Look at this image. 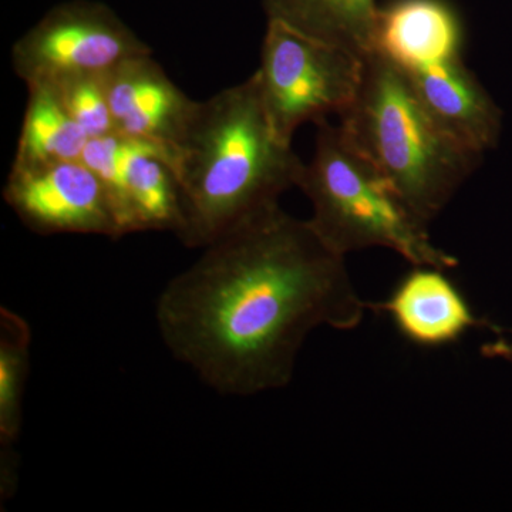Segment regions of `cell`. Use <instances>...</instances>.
Here are the masks:
<instances>
[{"label":"cell","mask_w":512,"mask_h":512,"mask_svg":"<svg viewBox=\"0 0 512 512\" xmlns=\"http://www.w3.org/2000/svg\"><path fill=\"white\" fill-rule=\"evenodd\" d=\"M268 19L369 55L375 49L376 0H264Z\"/></svg>","instance_id":"14"},{"label":"cell","mask_w":512,"mask_h":512,"mask_svg":"<svg viewBox=\"0 0 512 512\" xmlns=\"http://www.w3.org/2000/svg\"><path fill=\"white\" fill-rule=\"evenodd\" d=\"M510 355L512 356V346H511V348H510Z\"/></svg>","instance_id":"17"},{"label":"cell","mask_w":512,"mask_h":512,"mask_svg":"<svg viewBox=\"0 0 512 512\" xmlns=\"http://www.w3.org/2000/svg\"><path fill=\"white\" fill-rule=\"evenodd\" d=\"M404 73L430 116L451 137L477 154L488 146L495 128L494 107L463 57Z\"/></svg>","instance_id":"12"},{"label":"cell","mask_w":512,"mask_h":512,"mask_svg":"<svg viewBox=\"0 0 512 512\" xmlns=\"http://www.w3.org/2000/svg\"><path fill=\"white\" fill-rule=\"evenodd\" d=\"M32 330L18 313L0 309V494L12 497L18 484V443L30 372Z\"/></svg>","instance_id":"13"},{"label":"cell","mask_w":512,"mask_h":512,"mask_svg":"<svg viewBox=\"0 0 512 512\" xmlns=\"http://www.w3.org/2000/svg\"><path fill=\"white\" fill-rule=\"evenodd\" d=\"M372 308L389 315L404 338L421 348L450 345L480 325L460 289L434 266H414L386 301L369 303Z\"/></svg>","instance_id":"10"},{"label":"cell","mask_w":512,"mask_h":512,"mask_svg":"<svg viewBox=\"0 0 512 512\" xmlns=\"http://www.w3.org/2000/svg\"><path fill=\"white\" fill-rule=\"evenodd\" d=\"M463 32L441 0H397L379 9L375 49L406 72L461 56Z\"/></svg>","instance_id":"11"},{"label":"cell","mask_w":512,"mask_h":512,"mask_svg":"<svg viewBox=\"0 0 512 512\" xmlns=\"http://www.w3.org/2000/svg\"><path fill=\"white\" fill-rule=\"evenodd\" d=\"M104 74H80L47 83L55 87L67 113L90 138L114 133Z\"/></svg>","instance_id":"16"},{"label":"cell","mask_w":512,"mask_h":512,"mask_svg":"<svg viewBox=\"0 0 512 512\" xmlns=\"http://www.w3.org/2000/svg\"><path fill=\"white\" fill-rule=\"evenodd\" d=\"M303 164L276 136L254 74L245 82L195 101L175 148L183 202L177 237L205 248L232 228L279 205L298 187Z\"/></svg>","instance_id":"2"},{"label":"cell","mask_w":512,"mask_h":512,"mask_svg":"<svg viewBox=\"0 0 512 512\" xmlns=\"http://www.w3.org/2000/svg\"><path fill=\"white\" fill-rule=\"evenodd\" d=\"M365 59L362 87L339 126L429 227L474 170L477 153L430 116L402 67L377 50Z\"/></svg>","instance_id":"3"},{"label":"cell","mask_w":512,"mask_h":512,"mask_svg":"<svg viewBox=\"0 0 512 512\" xmlns=\"http://www.w3.org/2000/svg\"><path fill=\"white\" fill-rule=\"evenodd\" d=\"M315 154L303 165L298 188L312 204L316 234L338 254L387 248L413 266L456 268L458 259L436 247L421 224L372 161L340 126L316 123Z\"/></svg>","instance_id":"4"},{"label":"cell","mask_w":512,"mask_h":512,"mask_svg":"<svg viewBox=\"0 0 512 512\" xmlns=\"http://www.w3.org/2000/svg\"><path fill=\"white\" fill-rule=\"evenodd\" d=\"M153 53L110 9L76 2L59 6L12 47L15 73L25 84L80 74H106L130 57Z\"/></svg>","instance_id":"6"},{"label":"cell","mask_w":512,"mask_h":512,"mask_svg":"<svg viewBox=\"0 0 512 512\" xmlns=\"http://www.w3.org/2000/svg\"><path fill=\"white\" fill-rule=\"evenodd\" d=\"M365 57L268 19L254 76L279 140L292 144L302 124L346 113L362 87Z\"/></svg>","instance_id":"5"},{"label":"cell","mask_w":512,"mask_h":512,"mask_svg":"<svg viewBox=\"0 0 512 512\" xmlns=\"http://www.w3.org/2000/svg\"><path fill=\"white\" fill-rule=\"evenodd\" d=\"M82 161L100 178L121 237L146 231L180 232L183 202L173 151L114 131L90 138Z\"/></svg>","instance_id":"7"},{"label":"cell","mask_w":512,"mask_h":512,"mask_svg":"<svg viewBox=\"0 0 512 512\" xmlns=\"http://www.w3.org/2000/svg\"><path fill=\"white\" fill-rule=\"evenodd\" d=\"M28 103L12 167H35L82 160L90 137L67 113L55 87L26 84Z\"/></svg>","instance_id":"15"},{"label":"cell","mask_w":512,"mask_h":512,"mask_svg":"<svg viewBox=\"0 0 512 512\" xmlns=\"http://www.w3.org/2000/svg\"><path fill=\"white\" fill-rule=\"evenodd\" d=\"M103 77L116 133L175 154L195 100L170 79L153 53L130 57Z\"/></svg>","instance_id":"9"},{"label":"cell","mask_w":512,"mask_h":512,"mask_svg":"<svg viewBox=\"0 0 512 512\" xmlns=\"http://www.w3.org/2000/svg\"><path fill=\"white\" fill-rule=\"evenodd\" d=\"M366 309L345 256L275 205L202 248L154 312L175 360L221 396L248 397L284 389L313 330L359 328Z\"/></svg>","instance_id":"1"},{"label":"cell","mask_w":512,"mask_h":512,"mask_svg":"<svg viewBox=\"0 0 512 512\" xmlns=\"http://www.w3.org/2000/svg\"><path fill=\"white\" fill-rule=\"evenodd\" d=\"M3 200L35 234L121 238L107 192L82 160L10 168Z\"/></svg>","instance_id":"8"}]
</instances>
